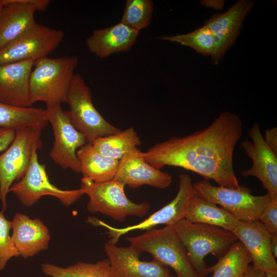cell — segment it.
Listing matches in <instances>:
<instances>
[{"instance_id":"d590c367","label":"cell","mask_w":277,"mask_h":277,"mask_svg":"<svg viewBox=\"0 0 277 277\" xmlns=\"http://www.w3.org/2000/svg\"><path fill=\"white\" fill-rule=\"evenodd\" d=\"M270 247L273 255L276 259L277 257V235H271Z\"/></svg>"},{"instance_id":"52a82bcc","label":"cell","mask_w":277,"mask_h":277,"mask_svg":"<svg viewBox=\"0 0 277 277\" xmlns=\"http://www.w3.org/2000/svg\"><path fill=\"white\" fill-rule=\"evenodd\" d=\"M193 186L198 196L219 205L240 221H259L271 199L268 193L254 195L250 188L242 185L238 189L215 186L203 179Z\"/></svg>"},{"instance_id":"cb8c5ba5","label":"cell","mask_w":277,"mask_h":277,"mask_svg":"<svg viewBox=\"0 0 277 277\" xmlns=\"http://www.w3.org/2000/svg\"><path fill=\"white\" fill-rule=\"evenodd\" d=\"M49 123L45 109L19 107L0 102V127L15 130L26 127L43 130Z\"/></svg>"},{"instance_id":"4dcf8cb0","label":"cell","mask_w":277,"mask_h":277,"mask_svg":"<svg viewBox=\"0 0 277 277\" xmlns=\"http://www.w3.org/2000/svg\"><path fill=\"white\" fill-rule=\"evenodd\" d=\"M259 221L271 235H277V196L271 197Z\"/></svg>"},{"instance_id":"8d00e7d4","label":"cell","mask_w":277,"mask_h":277,"mask_svg":"<svg viewBox=\"0 0 277 277\" xmlns=\"http://www.w3.org/2000/svg\"><path fill=\"white\" fill-rule=\"evenodd\" d=\"M265 277H277V271L265 273Z\"/></svg>"},{"instance_id":"74e56055","label":"cell","mask_w":277,"mask_h":277,"mask_svg":"<svg viewBox=\"0 0 277 277\" xmlns=\"http://www.w3.org/2000/svg\"><path fill=\"white\" fill-rule=\"evenodd\" d=\"M3 5V0H0V12H1V10L2 7Z\"/></svg>"},{"instance_id":"4fadbf2b","label":"cell","mask_w":277,"mask_h":277,"mask_svg":"<svg viewBox=\"0 0 277 277\" xmlns=\"http://www.w3.org/2000/svg\"><path fill=\"white\" fill-rule=\"evenodd\" d=\"M251 141L245 139L241 147L252 162L250 168L244 169V177L255 176L262 183L271 197L277 196V155L266 143L258 123L248 130Z\"/></svg>"},{"instance_id":"e0dca14e","label":"cell","mask_w":277,"mask_h":277,"mask_svg":"<svg viewBox=\"0 0 277 277\" xmlns=\"http://www.w3.org/2000/svg\"><path fill=\"white\" fill-rule=\"evenodd\" d=\"M114 179L134 189L144 185L166 189L172 182L170 174L153 167L145 161L138 147L131 150L119 161Z\"/></svg>"},{"instance_id":"ba28073f","label":"cell","mask_w":277,"mask_h":277,"mask_svg":"<svg viewBox=\"0 0 277 277\" xmlns=\"http://www.w3.org/2000/svg\"><path fill=\"white\" fill-rule=\"evenodd\" d=\"M42 130L32 127L17 129L11 144L0 154V201L3 212L7 208V196L9 189L25 174L33 148L43 146L41 138Z\"/></svg>"},{"instance_id":"7a4b0ae2","label":"cell","mask_w":277,"mask_h":277,"mask_svg":"<svg viewBox=\"0 0 277 277\" xmlns=\"http://www.w3.org/2000/svg\"><path fill=\"white\" fill-rule=\"evenodd\" d=\"M188 256L201 277L209 273L205 257L211 254L222 256L238 241L234 234L221 227L190 222L185 219L172 226Z\"/></svg>"},{"instance_id":"9a60e30c","label":"cell","mask_w":277,"mask_h":277,"mask_svg":"<svg viewBox=\"0 0 277 277\" xmlns=\"http://www.w3.org/2000/svg\"><path fill=\"white\" fill-rule=\"evenodd\" d=\"M248 0L236 2L226 12L215 14L206 20L205 25L210 31L214 41L212 64L218 65L226 52L234 44L243 22L254 6Z\"/></svg>"},{"instance_id":"4316f807","label":"cell","mask_w":277,"mask_h":277,"mask_svg":"<svg viewBox=\"0 0 277 277\" xmlns=\"http://www.w3.org/2000/svg\"><path fill=\"white\" fill-rule=\"evenodd\" d=\"M41 269L44 273L52 277H110V264L108 259L95 263L79 262L67 267L43 263Z\"/></svg>"},{"instance_id":"d4e9b609","label":"cell","mask_w":277,"mask_h":277,"mask_svg":"<svg viewBox=\"0 0 277 277\" xmlns=\"http://www.w3.org/2000/svg\"><path fill=\"white\" fill-rule=\"evenodd\" d=\"M101 154L120 161L124 156L141 144L140 137L133 127L120 132L98 138L91 143Z\"/></svg>"},{"instance_id":"f35d334b","label":"cell","mask_w":277,"mask_h":277,"mask_svg":"<svg viewBox=\"0 0 277 277\" xmlns=\"http://www.w3.org/2000/svg\"><path fill=\"white\" fill-rule=\"evenodd\" d=\"M171 277H176V276H174L173 275H172Z\"/></svg>"},{"instance_id":"5b68a950","label":"cell","mask_w":277,"mask_h":277,"mask_svg":"<svg viewBox=\"0 0 277 277\" xmlns=\"http://www.w3.org/2000/svg\"><path fill=\"white\" fill-rule=\"evenodd\" d=\"M125 186L114 179L96 183L83 177L80 188L89 197V211L101 213L122 223L128 216L146 215L151 207L148 203L138 204L129 199L125 193Z\"/></svg>"},{"instance_id":"7402d4cb","label":"cell","mask_w":277,"mask_h":277,"mask_svg":"<svg viewBox=\"0 0 277 277\" xmlns=\"http://www.w3.org/2000/svg\"><path fill=\"white\" fill-rule=\"evenodd\" d=\"M83 177L96 183L114 179L119 161L104 155L91 143H87L76 152Z\"/></svg>"},{"instance_id":"83f0119b","label":"cell","mask_w":277,"mask_h":277,"mask_svg":"<svg viewBox=\"0 0 277 277\" xmlns=\"http://www.w3.org/2000/svg\"><path fill=\"white\" fill-rule=\"evenodd\" d=\"M159 38L188 46L204 56H212L215 50L213 36L208 28L205 25L187 34L171 36H163Z\"/></svg>"},{"instance_id":"2e32d148","label":"cell","mask_w":277,"mask_h":277,"mask_svg":"<svg viewBox=\"0 0 277 277\" xmlns=\"http://www.w3.org/2000/svg\"><path fill=\"white\" fill-rule=\"evenodd\" d=\"M50 0H3L0 12V49L36 23L35 15L43 11Z\"/></svg>"},{"instance_id":"9c48e42d","label":"cell","mask_w":277,"mask_h":277,"mask_svg":"<svg viewBox=\"0 0 277 277\" xmlns=\"http://www.w3.org/2000/svg\"><path fill=\"white\" fill-rule=\"evenodd\" d=\"M197 195L191 176L187 173H182L179 177V189L175 197L142 222L121 228L112 227L94 217H88L87 222L107 229L109 240L117 244L121 236L132 231L148 230L162 224L173 226L185 219L190 201Z\"/></svg>"},{"instance_id":"8992f818","label":"cell","mask_w":277,"mask_h":277,"mask_svg":"<svg viewBox=\"0 0 277 277\" xmlns=\"http://www.w3.org/2000/svg\"><path fill=\"white\" fill-rule=\"evenodd\" d=\"M66 103L70 107L65 111L67 116L88 143L122 130L106 121L95 107L91 90L79 74L73 76Z\"/></svg>"},{"instance_id":"8fae6325","label":"cell","mask_w":277,"mask_h":277,"mask_svg":"<svg viewBox=\"0 0 277 277\" xmlns=\"http://www.w3.org/2000/svg\"><path fill=\"white\" fill-rule=\"evenodd\" d=\"M65 36L62 29L36 23L20 36L0 49V65L47 57Z\"/></svg>"},{"instance_id":"d6986e66","label":"cell","mask_w":277,"mask_h":277,"mask_svg":"<svg viewBox=\"0 0 277 277\" xmlns=\"http://www.w3.org/2000/svg\"><path fill=\"white\" fill-rule=\"evenodd\" d=\"M34 61L0 65V102L19 107H31L30 77Z\"/></svg>"},{"instance_id":"e575fe53","label":"cell","mask_w":277,"mask_h":277,"mask_svg":"<svg viewBox=\"0 0 277 277\" xmlns=\"http://www.w3.org/2000/svg\"><path fill=\"white\" fill-rule=\"evenodd\" d=\"M242 277H265V273L255 269L252 265H249Z\"/></svg>"},{"instance_id":"44dd1931","label":"cell","mask_w":277,"mask_h":277,"mask_svg":"<svg viewBox=\"0 0 277 277\" xmlns=\"http://www.w3.org/2000/svg\"><path fill=\"white\" fill-rule=\"evenodd\" d=\"M138 34L139 31L120 22L113 26L93 30L87 39L86 45L90 52L104 58L115 53L130 50Z\"/></svg>"},{"instance_id":"3957f363","label":"cell","mask_w":277,"mask_h":277,"mask_svg":"<svg viewBox=\"0 0 277 277\" xmlns=\"http://www.w3.org/2000/svg\"><path fill=\"white\" fill-rule=\"evenodd\" d=\"M77 64L75 56L46 57L36 61L30 77L32 104L37 102L46 105L66 103Z\"/></svg>"},{"instance_id":"f1b7e54d","label":"cell","mask_w":277,"mask_h":277,"mask_svg":"<svg viewBox=\"0 0 277 277\" xmlns=\"http://www.w3.org/2000/svg\"><path fill=\"white\" fill-rule=\"evenodd\" d=\"M153 11L151 0H127L120 22L140 32L150 25Z\"/></svg>"},{"instance_id":"ac0fdd59","label":"cell","mask_w":277,"mask_h":277,"mask_svg":"<svg viewBox=\"0 0 277 277\" xmlns=\"http://www.w3.org/2000/svg\"><path fill=\"white\" fill-rule=\"evenodd\" d=\"M249 253L253 267L266 273L277 271V263L270 247L271 235L259 221H239L232 231Z\"/></svg>"},{"instance_id":"ffe728a7","label":"cell","mask_w":277,"mask_h":277,"mask_svg":"<svg viewBox=\"0 0 277 277\" xmlns=\"http://www.w3.org/2000/svg\"><path fill=\"white\" fill-rule=\"evenodd\" d=\"M12 239L14 245L24 259L45 250L49 247L50 235L47 227L39 219H31L17 213L12 221Z\"/></svg>"},{"instance_id":"1f68e13d","label":"cell","mask_w":277,"mask_h":277,"mask_svg":"<svg viewBox=\"0 0 277 277\" xmlns=\"http://www.w3.org/2000/svg\"><path fill=\"white\" fill-rule=\"evenodd\" d=\"M16 130L0 127V154L5 151L13 141Z\"/></svg>"},{"instance_id":"6da1fadb","label":"cell","mask_w":277,"mask_h":277,"mask_svg":"<svg viewBox=\"0 0 277 277\" xmlns=\"http://www.w3.org/2000/svg\"><path fill=\"white\" fill-rule=\"evenodd\" d=\"M243 133L240 118L225 111L207 127L185 136H172L143 152V156L156 169L181 167L220 186L238 189L241 185L234 172L233 154Z\"/></svg>"},{"instance_id":"5bb4252c","label":"cell","mask_w":277,"mask_h":277,"mask_svg":"<svg viewBox=\"0 0 277 277\" xmlns=\"http://www.w3.org/2000/svg\"><path fill=\"white\" fill-rule=\"evenodd\" d=\"M104 251L110 264V277H171L169 270L153 260L143 261L140 251L130 245L116 246L110 240L104 244Z\"/></svg>"},{"instance_id":"d6a6232c","label":"cell","mask_w":277,"mask_h":277,"mask_svg":"<svg viewBox=\"0 0 277 277\" xmlns=\"http://www.w3.org/2000/svg\"><path fill=\"white\" fill-rule=\"evenodd\" d=\"M264 140L270 149L277 155V128L267 129L264 133Z\"/></svg>"},{"instance_id":"836d02e7","label":"cell","mask_w":277,"mask_h":277,"mask_svg":"<svg viewBox=\"0 0 277 277\" xmlns=\"http://www.w3.org/2000/svg\"><path fill=\"white\" fill-rule=\"evenodd\" d=\"M224 2V1H202L201 3L205 7L221 10L223 8Z\"/></svg>"},{"instance_id":"30bf717a","label":"cell","mask_w":277,"mask_h":277,"mask_svg":"<svg viewBox=\"0 0 277 277\" xmlns=\"http://www.w3.org/2000/svg\"><path fill=\"white\" fill-rule=\"evenodd\" d=\"M42 147L36 146L33 148L25 174L11 186L9 192L14 194L26 207L33 205L45 195L54 196L64 205L70 206L79 200L84 193L80 188L63 190L50 182L45 166L38 160L37 151Z\"/></svg>"},{"instance_id":"7c38bea8","label":"cell","mask_w":277,"mask_h":277,"mask_svg":"<svg viewBox=\"0 0 277 277\" xmlns=\"http://www.w3.org/2000/svg\"><path fill=\"white\" fill-rule=\"evenodd\" d=\"M47 120L53 131L54 143L49 155L62 168L80 172L76 152L87 143L85 137L73 126L59 104L46 105Z\"/></svg>"},{"instance_id":"603a6c76","label":"cell","mask_w":277,"mask_h":277,"mask_svg":"<svg viewBox=\"0 0 277 277\" xmlns=\"http://www.w3.org/2000/svg\"><path fill=\"white\" fill-rule=\"evenodd\" d=\"M185 219L191 223L215 226L231 232L240 221L224 208L198 195L190 201Z\"/></svg>"},{"instance_id":"484cf974","label":"cell","mask_w":277,"mask_h":277,"mask_svg":"<svg viewBox=\"0 0 277 277\" xmlns=\"http://www.w3.org/2000/svg\"><path fill=\"white\" fill-rule=\"evenodd\" d=\"M251 257L243 245L237 241L214 265L208 267L212 277H242L250 263Z\"/></svg>"},{"instance_id":"277c9868","label":"cell","mask_w":277,"mask_h":277,"mask_svg":"<svg viewBox=\"0 0 277 277\" xmlns=\"http://www.w3.org/2000/svg\"><path fill=\"white\" fill-rule=\"evenodd\" d=\"M126 239L140 251L149 253L153 260L171 268L176 277H201L193 267L172 226L153 228L142 234Z\"/></svg>"},{"instance_id":"f546056e","label":"cell","mask_w":277,"mask_h":277,"mask_svg":"<svg viewBox=\"0 0 277 277\" xmlns=\"http://www.w3.org/2000/svg\"><path fill=\"white\" fill-rule=\"evenodd\" d=\"M12 229V221L8 220L0 211V270H3L8 261L13 257L19 256L9 231Z\"/></svg>"}]
</instances>
